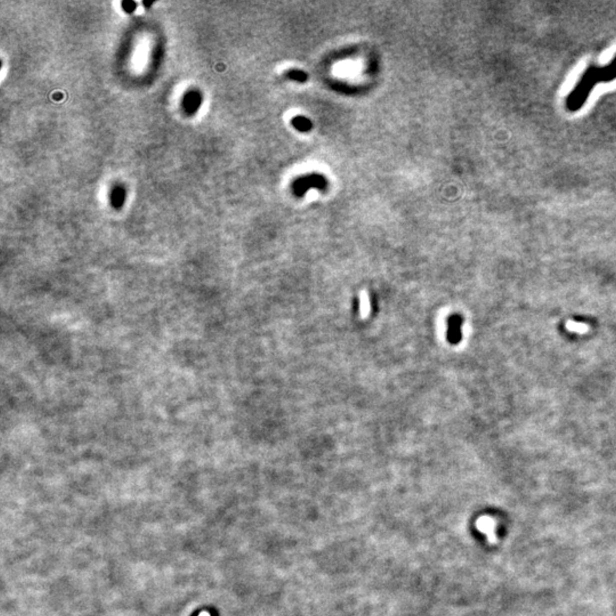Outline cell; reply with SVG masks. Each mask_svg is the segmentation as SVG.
Instances as JSON below:
<instances>
[{
  "label": "cell",
  "instance_id": "3957f363",
  "mask_svg": "<svg viewBox=\"0 0 616 616\" xmlns=\"http://www.w3.org/2000/svg\"><path fill=\"white\" fill-rule=\"evenodd\" d=\"M199 616H210V614H209L208 612H202V613H201Z\"/></svg>",
  "mask_w": 616,
  "mask_h": 616
},
{
  "label": "cell",
  "instance_id": "7a4b0ae2",
  "mask_svg": "<svg viewBox=\"0 0 616 616\" xmlns=\"http://www.w3.org/2000/svg\"><path fill=\"white\" fill-rule=\"evenodd\" d=\"M461 319L459 316H453L449 322V339L452 342H458L461 338Z\"/></svg>",
  "mask_w": 616,
  "mask_h": 616
},
{
  "label": "cell",
  "instance_id": "6da1fadb",
  "mask_svg": "<svg viewBox=\"0 0 616 616\" xmlns=\"http://www.w3.org/2000/svg\"><path fill=\"white\" fill-rule=\"evenodd\" d=\"M616 79V56L605 66H590L583 72L578 84L566 98V107L571 112L579 111L598 83L611 82Z\"/></svg>",
  "mask_w": 616,
  "mask_h": 616
}]
</instances>
